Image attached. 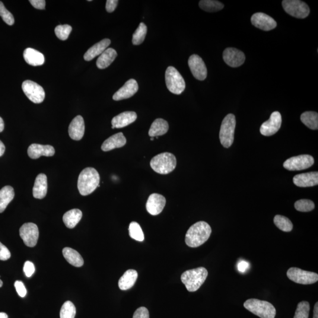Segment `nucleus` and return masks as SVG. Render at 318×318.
Masks as SVG:
<instances>
[{
  "label": "nucleus",
  "instance_id": "1",
  "mask_svg": "<svg viewBox=\"0 0 318 318\" xmlns=\"http://www.w3.org/2000/svg\"><path fill=\"white\" fill-rule=\"evenodd\" d=\"M212 233L210 225L204 221H200L191 226L187 231L185 242L190 247L201 246L209 239Z\"/></svg>",
  "mask_w": 318,
  "mask_h": 318
},
{
  "label": "nucleus",
  "instance_id": "2",
  "mask_svg": "<svg viewBox=\"0 0 318 318\" xmlns=\"http://www.w3.org/2000/svg\"><path fill=\"white\" fill-rule=\"evenodd\" d=\"M100 175L93 167L85 168L79 174L78 187L82 196L90 195L99 186Z\"/></svg>",
  "mask_w": 318,
  "mask_h": 318
},
{
  "label": "nucleus",
  "instance_id": "3",
  "mask_svg": "<svg viewBox=\"0 0 318 318\" xmlns=\"http://www.w3.org/2000/svg\"><path fill=\"white\" fill-rule=\"evenodd\" d=\"M208 272L203 267L186 270L181 276V280L189 292H195L201 287L208 277Z\"/></svg>",
  "mask_w": 318,
  "mask_h": 318
},
{
  "label": "nucleus",
  "instance_id": "4",
  "mask_svg": "<svg viewBox=\"0 0 318 318\" xmlns=\"http://www.w3.org/2000/svg\"><path fill=\"white\" fill-rule=\"evenodd\" d=\"M150 164L152 169L156 172L160 174H167L175 169L177 160L173 154L165 152L153 158Z\"/></svg>",
  "mask_w": 318,
  "mask_h": 318
},
{
  "label": "nucleus",
  "instance_id": "5",
  "mask_svg": "<svg viewBox=\"0 0 318 318\" xmlns=\"http://www.w3.org/2000/svg\"><path fill=\"white\" fill-rule=\"evenodd\" d=\"M244 307L260 318H275L276 314L275 308L272 304L257 299H249L246 301Z\"/></svg>",
  "mask_w": 318,
  "mask_h": 318
},
{
  "label": "nucleus",
  "instance_id": "6",
  "mask_svg": "<svg viewBox=\"0 0 318 318\" xmlns=\"http://www.w3.org/2000/svg\"><path fill=\"white\" fill-rule=\"evenodd\" d=\"M236 119L233 114H229L222 123L219 138L224 148H229L233 144Z\"/></svg>",
  "mask_w": 318,
  "mask_h": 318
},
{
  "label": "nucleus",
  "instance_id": "7",
  "mask_svg": "<svg viewBox=\"0 0 318 318\" xmlns=\"http://www.w3.org/2000/svg\"><path fill=\"white\" fill-rule=\"evenodd\" d=\"M165 81L168 90L174 94H182L185 89L184 79L173 67H168L165 73Z\"/></svg>",
  "mask_w": 318,
  "mask_h": 318
},
{
  "label": "nucleus",
  "instance_id": "8",
  "mask_svg": "<svg viewBox=\"0 0 318 318\" xmlns=\"http://www.w3.org/2000/svg\"><path fill=\"white\" fill-rule=\"evenodd\" d=\"M282 6L286 13L297 18H305L309 15L310 9L306 3L300 0H284Z\"/></svg>",
  "mask_w": 318,
  "mask_h": 318
},
{
  "label": "nucleus",
  "instance_id": "9",
  "mask_svg": "<svg viewBox=\"0 0 318 318\" xmlns=\"http://www.w3.org/2000/svg\"><path fill=\"white\" fill-rule=\"evenodd\" d=\"M288 278L297 284L311 285L318 281V275L298 268H291L287 272Z\"/></svg>",
  "mask_w": 318,
  "mask_h": 318
},
{
  "label": "nucleus",
  "instance_id": "10",
  "mask_svg": "<svg viewBox=\"0 0 318 318\" xmlns=\"http://www.w3.org/2000/svg\"><path fill=\"white\" fill-rule=\"evenodd\" d=\"M24 94L32 102L39 104L45 98V91L39 84L33 81L25 80L22 84Z\"/></svg>",
  "mask_w": 318,
  "mask_h": 318
},
{
  "label": "nucleus",
  "instance_id": "11",
  "mask_svg": "<svg viewBox=\"0 0 318 318\" xmlns=\"http://www.w3.org/2000/svg\"><path fill=\"white\" fill-rule=\"evenodd\" d=\"M314 163V159L312 156L303 155L292 157L286 160L284 167L288 170L295 171L307 169Z\"/></svg>",
  "mask_w": 318,
  "mask_h": 318
},
{
  "label": "nucleus",
  "instance_id": "12",
  "mask_svg": "<svg viewBox=\"0 0 318 318\" xmlns=\"http://www.w3.org/2000/svg\"><path fill=\"white\" fill-rule=\"evenodd\" d=\"M20 236L25 245L34 247L36 245L39 239V228L33 223H26L20 229Z\"/></svg>",
  "mask_w": 318,
  "mask_h": 318
},
{
  "label": "nucleus",
  "instance_id": "13",
  "mask_svg": "<svg viewBox=\"0 0 318 318\" xmlns=\"http://www.w3.org/2000/svg\"><path fill=\"white\" fill-rule=\"evenodd\" d=\"M282 116L278 111H274L270 117V119L263 123L260 127V133L263 136H270L275 135L281 128Z\"/></svg>",
  "mask_w": 318,
  "mask_h": 318
},
{
  "label": "nucleus",
  "instance_id": "14",
  "mask_svg": "<svg viewBox=\"0 0 318 318\" xmlns=\"http://www.w3.org/2000/svg\"><path fill=\"white\" fill-rule=\"evenodd\" d=\"M188 65L193 76L197 80L203 81L206 79L208 71L205 62L198 55H193L189 57Z\"/></svg>",
  "mask_w": 318,
  "mask_h": 318
},
{
  "label": "nucleus",
  "instance_id": "15",
  "mask_svg": "<svg viewBox=\"0 0 318 318\" xmlns=\"http://www.w3.org/2000/svg\"><path fill=\"white\" fill-rule=\"evenodd\" d=\"M223 58L228 66L238 68L245 62L246 57L240 50L235 48H227L223 53Z\"/></svg>",
  "mask_w": 318,
  "mask_h": 318
},
{
  "label": "nucleus",
  "instance_id": "16",
  "mask_svg": "<svg viewBox=\"0 0 318 318\" xmlns=\"http://www.w3.org/2000/svg\"><path fill=\"white\" fill-rule=\"evenodd\" d=\"M251 22L254 27L266 31L274 29L277 26L274 19L263 12L254 14L251 17Z\"/></svg>",
  "mask_w": 318,
  "mask_h": 318
},
{
  "label": "nucleus",
  "instance_id": "17",
  "mask_svg": "<svg viewBox=\"0 0 318 318\" xmlns=\"http://www.w3.org/2000/svg\"><path fill=\"white\" fill-rule=\"evenodd\" d=\"M166 203V198L163 195L153 193L149 197L146 203V209L151 215L157 216L163 211Z\"/></svg>",
  "mask_w": 318,
  "mask_h": 318
},
{
  "label": "nucleus",
  "instance_id": "18",
  "mask_svg": "<svg viewBox=\"0 0 318 318\" xmlns=\"http://www.w3.org/2000/svg\"><path fill=\"white\" fill-rule=\"evenodd\" d=\"M139 90L138 82L135 79H130L125 85L113 95V99L120 101L127 99L134 95Z\"/></svg>",
  "mask_w": 318,
  "mask_h": 318
},
{
  "label": "nucleus",
  "instance_id": "19",
  "mask_svg": "<svg viewBox=\"0 0 318 318\" xmlns=\"http://www.w3.org/2000/svg\"><path fill=\"white\" fill-rule=\"evenodd\" d=\"M28 157L32 159H37L44 157H51L55 154V149L52 146L32 144L28 148Z\"/></svg>",
  "mask_w": 318,
  "mask_h": 318
},
{
  "label": "nucleus",
  "instance_id": "20",
  "mask_svg": "<svg viewBox=\"0 0 318 318\" xmlns=\"http://www.w3.org/2000/svg\"><path fill=\"white\" fill-rule=\"evenodd\" d=\"M85 132L84 121L82 117L78 116L72 121L69 127V134L74 141H80Z\"/></svg>",
  "mask_w": 318,
  "mask_h": 318
},
{
  "label": "nucleus",
  "instance_id": "21",
  "mask_svg": "<svg viewBox=\"0 0 318 318\" xmlns=\"http://www.w3.org/2000/svg\"><path fill=\"white\" fill-rule=\"evenodd\" d=\"M137 117L138 116L135 111H125L113 117L111 120V125H112L111 128H123L135 122Z\"/></svg>",
  "mask_w": 318,
  "mask_h": 318
},
{
  "label": "nucleus",
  "instance_id": "22",
  "mask_svg": "<svg viewBox=\"0 0 318 318\" xmlns=\"http://www.w3.org/2000/svg\"><path fill=\"white\" fill-rule=\"evenodd\" d=\"M296 186L301 187H312L318 185V173L317 171L296 175L293 179Z\"/></svg>",
  "mask_w": 318,
  "mask_h": 318
},
{
  "label": "nucleus",
  "instance_id": "23",
  "mask_svg": "<svg viewBox=\"0 0 318 318\" xmlns=\"http://www.w3.org/2000/svg\"><path fill=\"white\" fill-rule=\"evenodd\" d=\"M127 140L122 132L117 133L110 137L105 141L101 145V150L104 152H109L114 149L120 148L125 146Z\"/></svg>",
  "mask_w": 318,
  "mask_h": 318
},
{
  "label": "nucleus",
  "instance_id": "24",
  "mask_svg": "<svg viewBox=\"0 0 318 318\" xmlns=\"http://www.w3.org/2000/svg\"><path fill=\"white\" fill-rule=\"evenodd\" d=\"M47 177L45 174L40 173L35 180L33 188L34 198L42 199L45 198L47 193Z\"/></svg>",
  "mask_w": 318,
  "mask_h": 318
},
{
  "label": "nucleus",
  "instance_id": "25",
  "mask_svg": "<svg viewBox=\"0 0 318 318\" xmlns=\"http://www.w3.org/2000/svg\"><path fill=\"white\" fill-rule=\"evenodd\" d=\"M111 43L110 39H105L90 48L84 55L85 61H91L98 56L101 55L107 49Z\"/></svg>",
  "mask_w": 318,
  "mask_h": 318
},
{
  "label": "nucleus",
  "instance_id": "26",
  "mask_svg": "<svg viewBox=\"0 0 318 318\" xmlns=\"http://www.w3.org/2000/svg\"><path fill=\"white\" fill-rule=\"evenodd\" d=\"M23 57L25 62L33 66L43 65L45 62L43 54L31 48H27L24 50Z\"/></svg>",
  "mask_w": 318,
  "mask_h": 318
},
{
  "label": "nucleus",
  "instance_id": "27",
  "mask_svg": "<svg viewBox=\"0 0 318 318\" xmlns=\"http://www.w3.org/2000/svg\"><path fill=\"white\" fill-rule=\"evenodd\" d=\"M138 273L134 269H129L124 273L119 281V287L122 291L128 290L135 284Z\"/></svg>",
  "mask_w": 318,
  "mask_h": 318
},
{
  "label": "nucleus",
  "instance_id": "28",
  "mask_svg": "<svg viewBox=\"0 0 318 318\" xmlns=\"http://www.w3.org/2000/svg\"><path fill=\"white\" fill-rule=\"evenodd\" d=\"M117 56L115 50L112 48L107 49L98 57L96 62V65L99 69H106L114 62Z\"/></svg>",
  "mask_w": 318,
  "mask_h": 318
},
{
  "label": "nucleus",
  "instance_id": "29",
  "mask_svg": "<svg viewBox=\"0 0 318 318\" xmlns=\"http://www.w3.org/2000/svg\"><path fill=\"white\" fill-rule=\"evenodd\" d=\"M168 129L169 126L167 121L163 119H157L152 124L149 135L151 138L163 136L168 132Z\"/></svg>",
  "mask_w": 318,
  "mask_h": 318
},
{
  "label": "nucleus",
  "instance_id": "30",
  "mask_svg": "<svg viewBox=\"0 0 318 318\" xmlns=\"http://www.w3.org/2000/svg\"><path fill=\"white\" fill-rule=\"evenodd\" d=\"M63 254L67 261L71 265L78 268L83 265L84 260L78 251L71 247H65L63 250Z\"/></svg>",
  "mask_w": 318,
  "mask_h": 318
},
{
  "label": "nucleus",
  "instance_id": "31",
  "mask_svg": "<svg viewBox=\"0 0 318 318\" xmlns=\"http://www.w3.org/2000/svg\"><path fill=\"white\" fill-rule=\"evenodd\" d=\"M82 216V212L78 209H74L67 212L63 215V221L67 228L73 229L80 221Z\"/></svg>",
  "mask_w": 318,
  "mask_h": 318
},
{
  "label": "nucleus",
  "instance_id": "32",
  "mask_svg": "<svg viewBox=\"0 0 318 318\" xmlns=\"http://www.w3.org/2000/svg\"><path fill=\"white\" fill-rule=\"evenodd\" d=\"M14 196V190L10 186H6L0 190V213L5 211Z\"/></svg>",
  "mask_w": 318,
  "mask_h": 318
},
{
  "label": "nucleus",
  "instance_id": "33",
  "mask_svg": "<svg viewBox=\"0 0 318 318\" xmlns=\"http://www.w3.org/2000/svg\"><path fill=\"white\" fill-rule=\"evenodd\" d=\"M301 122L312 130L318 129V114L315 111H306L301 116Z\"/></svg>",
  "mask_w": 318,
  "mask_h": 318
},
{
  "label": "nucleus",
  "instance_id": "34",
  "mask_svg": "<svg viewBox=\"0 0 318 318\" xmlns=\"http://www.w3.org/2000/svg\"><path fill=\"white\" fill-rule=\"evenodd\" d=\"M199 5L203 10L209 12H217L224 7V4L214 0H202L199 2Z\"/></svg>",
  "mask_w": 318,
  "mask_h": 318
},
{
  "label": "nucleus",
  "instance_id": "35",
  "mask_svg": "<svg viewBox=\"0 0 318 318\" xmlns=\"http://www.w3.org/2000/svg\"><path fill=\"white\" fill-rule=\"evenodd\" d=\"M275 225L280 230L284 232H291L293 229V224L288 218L282 215H276L274 218Z\"/></svg>",
  "mask_w": 318,
  "mask_h": 318
},
{
  "label": "nucleus",
  "instance_id": "36",
  "mask_svg": "<svg viewBox=\"0 0 318 318\" xmlns=\"http://www.w3.org/2000/svg\"><path fill=\"white\" fill-rule=\"evenodd\" d=\"M147 31L148 28L145 23L140 24L133 35L132 43L136 46L141 44L145 40Z\"/></svg>",
  "mask_w": 318,
  "mask_h": 318
},
{
  "label": "nucleus",
  "instance_id": "37",
  "mask_svg": "<svg viewBox=\"0 0 318 318\" xmlns=\"http://www.w3.org/2000/svg\"><path fill=\"white\" fill-rule=\"evenodd\" d=\"M129 235L133 239L137 241H143L145 239L144 234L138 223L132 222L130 223L129 228Z\"/></svg>",
  "mask_w": 318,
  "mask_h": 318
},
{
  "label": "nucleus",
  "instance_id": "38",
  "mask_svg": "<svg viewBox=\"0 0 318 318\" xmlns=\"http://www.w3.org/2000/svg\"><path fill=\"white\" fill-rule=\"evenodd\" d=\"M76 310L71 301H66L60 311V318H75Z\"/></svg>",
  "mask_w": 318,
  "mask_h": 318
},
{
  "label": "nucleus",
  "instance_id": "39",
  "mask_svg": "<svg viewBox=\"0 0 318 318\" xmlns=\"http://www.w3.org/2000/svg\"><path fill=\"white\" fill-rule=\"evenodd\" d=\"M310 311V304L307 301H302L298 304L294 318H308Z\"/></svg>",
  "mask_w": 318,
  "mask_h": 318
},
{
  "label": "nucleus",
  "instance_id": "40",
  "mask_svg": "<svg viewBox=\"0 0 318 318\" xmlns=\"http://www.w3.org/2000/svg\"><path fill=\"white\" fill-rule=\"evenodd\" d=\"M295 208L298 211L308 212L313 211L315 204L313 201L308 199L299 200L295 203Z\"/></svg>",
  "mask_w": 318,
  "mask_h": 318
},
{
  "label": "nucleus",
  "instance_id": "41",
  "mask_svg": "<svg viewBox=\"0 0 318 318\" xmlns=\"http://www.w3.org/2000/svg\"><path fill=\"white\" fill-rule=\"evenodd\" d=\"M72 30L71 25L68 24L59 25L55 28V34L60 40L65 41L68 39Z\"/></svg>",
  "mask_w": 318,
  "mask_h": 318
},
{
  "label": "nucleus",
  "instance_id": "42",
  "mask_svg": "<svg viewBox=\"0 0 318 318\" xmlns=\"http://www.w3.org/2000/svg\"><path fill=\"white\" fill-rule=\"evenodd\" d=\"M0 16L3 21L9 25H12L14 23L13 15L5 8L2 2L0 1Z\"/></svg>",
  "mask_w": 318,
  "mask_h": 318
},
{
  "label": "nucleus",
  "instance_id": "43",
  "mask_svg": "<svg viewBox=\"0 0 318 318\" xmlns=\"http://www.w3.org/2000/svg\"><path fill=\"white\" fill-rule=\"evenodd\" d=\"M14 286L17 294L20 297L24 298L26 295L27 290L23 282L19 281H15Z\"/></svg>",
  "mask_w": 318,
  "mask_h": 318
},
{
  "label": "nucleus",
  "instance_id": "44",
  "mask_svg": "<svg viewBox=\"0 0 318 318\" xmlns=\"http://www.w3.org/2000/svg\"><path fill=\"white\" fill-rule=\"evenodd\" d=\"M11 253L8 248L0 242V260H7L10 258Z\"/></svg>",
  "mask_w": 318,
  "mask_h": 318
},
{
  "label": "nucleus",
  "instance_id": "45",
  "mask_svg": "<svg viewBox=\"0 0 318 318\" xmlns=\"http://www.w3.org/2000/svg\"><path fill=\"white\" fill-rule=\"evenodd\" d=\"M133 318H149V313L147 308L141 307L135 311Z\"/></svg>",
  "mask_w": 318,
  "mask_h": 318
},
{
  "label": "nucleus",
  "instance_id": "46",
  "mask_svg": "<svg viewBox=\"0 0 318 318\" xmlns=\"http://www.w3.org/2000/svg\"><path fill=\"white\" fill-rule=\"evenodd\" d=\"M24 272L27 277L30 278L35 272L34 264L30 261L25 262L24 266Z\"/></svg>",
  "mask_w": 318,
  "mask_h": 318
},
{
  "label": "nucleus",
  "instance_id": "47",
  "mask_svg": "<svg viewBox=\"0 0 318 318\" xmlns=\"http://www.w3.org/2000/svg\"><path fill=\"white\" fill-rule=\"evenodd\" d=\"M118 2V0H107L106 5L107 11L108 12H113L115 10Z\"/></svg>",
  "mask_w": 318,
  "mask_h": 318
},
{
  "label": "nucleus",
  "instance_id": "48",
  "mask_svg": "<svg viewBox=\"0 0 318 318\" xmlns=\"http://www.w3.org/2000/svg\"><path fill=\"white\" fill-rule=\"evenodd\" d=\"M29 2L35 8L39 9H45L46 1H44V0H30Z\"/></svg>",
  "mask_w": 318,
  "mask_h": 318
},
{
  "label": "nucleus",
  "instance_id": "49",
  "mask_svg": "<svg viewBox=\"0 0 318 318\" xmlns=\"http://www.w3.org/2000/svg\"><path fill=\"white\" fill-rule=\"evenodd\" d=\"M249 264L246 261H244V260H241V261L238 263V270L242 273L245 272L246 270L249 268Z\"/></svg>",
  "mask_w": 318,
  "mask_h": 318
},
{
  "label": "nucleus",
  "instance_id": "50",
  "mask_svg": "<svg viewBox=\"0 0 318 318\" xmlns=\"http://www.w3.org/2000/svg\"><path fill=\"white\" fill-rule=\"evenodd\" d=\"M5 151V147L4 145V143H3L1 141H0V157H2V156L4 155Z\"/></svg>",
  "mask_w": 318,
  "mask_h": 318
},
{
  "label": "nucleus",
  "instance_id": "51",
  "mask_svg": "<svg viewBox=\"0 0 318 318\" xmlns=\"http://www.w3.org/2000/svg\"><path fill=\"white\" fill-rule=\"evenodd\" d=\"M313 318H318V303L317 302L315 305L314 310V317Z\"/></svg>",
  "mask_w": 318,
  "mask_h": 318
},
{
  "label": "nucleus",
  "instance_id": "52",
  "mask_svg": "<svg viewBox=\"0 0 318 318\" xmlns=\"http://www.w3.org/2000/svg\"><path fill=\"white\" fill-rule=\"evenodd\" d=\"M4 129V123L1 117H0V133Z\"/></svg>",
  "mask_w": 318,
  "mask_h": 318
},
{
  "label": "nucleus",
  "instance_id": "53",
  "mask_svg": "<svg viewBox=\"0 0 318 318\" xmlns=\"http://www.w3.org/2000/svg\"><path fill=\"white\" fill-rule=\"evenodd\" d=\"M0 318H8L7 314L4 313H0Z\"/></svg>",
  "mask_w": 318,
  "mask_h": 318
},
{
  "label": "nucleus",
  "instance_id": "54",
  "mask_svg": "<svg viewBox=\"0 0 318 318\" xmlns=\"http://www.w3.org/2000/svg\"><path fill=\"white\" fill-rule=\"evenodd\" d=\"M2 285H3V282L1 281V280L0 279V288L2 287Z\"/></svg>",
  "mask_w": 318,
  "mask_h": 318
},
{
  "label": "nucleus",
  "instance_id": "55",
  "mask_svg": "<svg viewBox=\"0 0 318 318\" xmlns=\"http://www.w3.org/2000/svg\"><path fill=\"white\" fill-rule=\"evenodd\" d=\"M154 138H151V141H154Z\"/></svg>",
  "mask_w": 318,
  "mask_h": 318
}]
</instances>
